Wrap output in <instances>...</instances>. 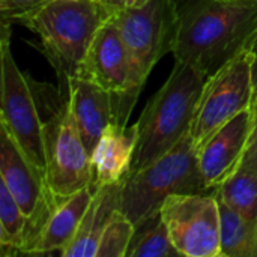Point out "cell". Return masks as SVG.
Listing matches in <instances>:
<instances>
[{"instance_id":"cell-27","label":"cell","mask_w":257,"mask_h":257,"mask_svg":"<svg viewBox=\"0 0 257 257\" xmlns=\"http://www.w3.org/2000/svg\"><path fill=\"white\" fill-rule=\"evenodd\" d=\"M221 2H226V3H253L257 0H221Z\"/></svg>"},{"instance_id":"cell-9","label":"cell","mask_w":257,"mask_h":257,"mask_svg":"<svg viewBox=\"0 0 257 257\" xmlns=\"http://www.w3.org/2000/svg\"><path fill=\"white\" fill-rule=\"evenodd\" d=\"M173 245L185 257H220V208L215 191L173 194L161 206Z\"/></svg>"},{"instance_id":"cell-26","label":"cell","mask_w":257,"mask_h":257,"mask_svg":"<svg viewBox=\"0 0 257 257\" xmlns=\"http://www.w3.org/2000/svg\"><path fill=\"white\" fill-rule=\"evenodd\" d=\"M146 2H149V0H126V6H125V8H137V6H143Z\"/></svg>"},{"instance_id":"cell-14","label":"cell","mask_w":257,"mask_h":257,"mask_svg":"<svg viewBox=\"0 0 257 257\" xmlns=\"http://www.w3.org/2000/svg\"><path fill=\"white\" fill-rule=\"evenodd\" d=\"M93 193L92 187H86L63 200H57L24 253H62L77 235Z\"/></svg>"},{"instance_id":"cell-7","label":"cell","mask_w":257,"mask_h":257,"mask_svg":"<svg viewBox=\"0 0 257 257\" xmlns=\"http://www.w3.org/2000/svg\"><path fill=\"white\" fill-rule=\"evenodd\" d=\"M253 89V54L244 48L206 78L190 128L197 149L232 117L251 108Z\"/></svg>"},{"instance_id":"cell-3","label":"cell","mask_w":257,"mask_h":257,"mask_svg":"<svg viewBox=\"0 0 257 257\" xmlns=\"http://www.w3.org/2000/svg\"><path fill=\"white\" fill-rule=\"evenodd\" d=\"M108 12L98 0H51L20 20L35 32L54 68L62 89L77 77L93 38Z\"/></svg>"},{"instance_id":"cell-16","label":"cell","mask_w":257,"mask_h":257,"mask_svg":"<svg viewBox=\"0 0 257 257\" xmlns=\"http://www.w3.org/2000/svg\"><path fill=\"white\" fill-rule=\"evenodd\" d=\"M122 182V181H120ZM120 182L104 185L93 193V199L84 214L77 235L60 253L63 257H96L99 241L111 215L119 209Z\"/></svg>"},{"instance_id":"cell-25","label":"cell","mask_w":257,"mask_h":257,"mask_svg":"<svg viewBox=\"0 0 257 257\" xmlns=\"http://www.w3.org/2000/svg\"><path fill=\"white\" fill-rule=\"evenodd\" d=\"M98 2L104 6V9L108 12V15H113L126 6V0H98Z\"/></svg>"},{"instance_id":"cell-19","label":"cell","mask_w":257,"mask_h":257,"mask_svg":"<svg viewBox=\"0 0 257 257\" xmlns=\"http://www.w3.org/2000/svg\"><path fill=\"white\" fill-rule=\"evenodd\" d=\"M215 194L238 214L257 223V173L239 169L215 188Z\"/></svg>"},{"instance_id":"cell-20","label":"cell","mask_w":257,"mask_h":257,"mask_svg":"<svg viewBox=\"0 0 257 257\" xmlns=\"http://www.w3.org/2000/svg\"><path fill=\"white\" fill-rule=\"evenodd\" d=\"M27 223V215L0 181V245L3 250L9 248L11 254L14 251H21Z\"/></svg>"},{"instance_id":"cell-22","label":"cell","mask_w":257,"mask_h":257,"mask_svg":"<svg viewBox=\"0 0 257 257\" xmlns=\"http://www.w3.org/2000/svg\"><path fill=\"white\" fill-rule=\"evenodd\" d=\"M51 0H0V14L3 24L20 23L21 18L42 8Z\"/></svg>"},{"instance_id":"cell-13","label":"cell","mask_w":257,"mask_h":257,"mask_svg":"<svg viewBox=\"0 0 257 257\" xmlns=\"http://www.w3.org/2000/svg\"><path fill=\"white\" fill-rule=\"evenodd\" d=\"M0 181L11 191L27 218H30L45 196V179L2 123Z\"/></svg>"},{"instance_id":"cell-15","label":"cell","mask_w":257,"mask_h":257,"mask_svg":"<svg viewBox=\"0 0 257 257\" xmlns=\"http://www.w3.org/2000/svg\"><path fill=\"white\" fill-rule=\"evenodd\" d=\"M139 139L137 123L133 126L111 123L96 143L92 158V184L95 190L120 182L130 172Z\"/></svg>"},{"instance_id":"cell-10","label":"cell","mask_w":257,"mask_h":257,"mask_svg":"<svg viewBox=\"0 0 257 257\" xmlns=\"http://www.w3.org/2000/svg\"><path fill=\"white\" fill-rule=\"evenodd\" d=\"M77 77L90 80L108 90L116 101L117 123L126 125L140 93L133 86L126 47L110 17L96 32Z\"/></svg>"},{"instance_id":"cell-23","label":"cell","mask_w":257,"mask_h":257,"mask_svg":"<svg viewBox=\"0 0 257 257\" xmlns=\"http://www.w3.org/2000/svg\"><path fill=\"white\" fill-rule=\"evenodd\" d=\"M251 110H253L251 134H250L247 151H245V155H244V160H242V164L239 169L257 173V102L251 107Z\"/></svg>"},{"instance_id":"cell-2","label":"cell","mask_w":257,"mask_h":257,"mask_svg":"<svg viewBox=\"0 0 257 257\" xmlns=\"http://www.w3.org/2000/svg\"><path fill=\"white\" fill-rule=\"evenodd\" d=\"M206 78L194 66L176 60L167 81L152 96L137 120L139 139L128 173L157 161L190 134Z\"/></svg>"},{"instance_id":"cell-1","label":"cell","mask_w":257,"mask_h":257,"mask_svg":"<svg viewBox=\"0 0 257 257\" xmlns=\"http://www.w3.org/2000/svg\"><path fill=\"white\" fill-rule=\"evenodd\" d=\"M175 6L178 36L173 56L206 77L247 48L257 29V2L175 0Z\"/></svg>"},{"instance_id":"cell-21","label":"cell","mask_w":257,"mask_h":257,"mask_svg":"<svg viewBox=\"0 0 257 257\" xmlns=\"http://www.w3.org/2000/svg\"><path fill=\"white\" fill-rule=\"evenodd\" d=\"M133 235V221L120 209H116L102 232L96 257H126Z\"/></svg>"},{"instance_id":"cell-12","label":"cell","mask_w":257,"mask_h":257,"mask_svg":"<svg viewBox=\"0 0 257 257\" xmlns=\"http://www.w3.org/2000/svg\"><path fill=\"white\" fill-rule=\"evenodd\" d=\"M68 101L80 136L92 154L104 131L117 123L114 96L90 80L74 77L68 83Z\"/></svg>"},{"instance_id":"cell-5","label":"cell","mask_w":257,"mask_h":257,"mask_svg":"<svg viewBox=\"0 0 257 257\" xmlns=\"http://www.w3.org/2000/svg\"><path fill=\"white\" fill-rule=\"evenodd\" d=\"M110 18L123 39L133 86L140 93L154 66L175 50L178 36L175 0H149L143 6L123 8Z\"/></svg>"},{"instance_id":"cell-6","label":"cell","mask_w":257,"mask_h":257,"mask_svg":"<svg viewBox=\"0 0 257 257\" xmlns=\"http://www.w3.org/2000/svg\"><path fill=\"white\" fill-rule=\"evenodd\" d=\"M8 24H3L0 39V66H2V111L0 123L9 131L12 139L45 175L47 170V122L42 120L33 81L24 74L12 56L8 38Z\"/></svg>"},{"instance_id":"cell-24","label":"cell","mask_w":257,"mask_h":257,"mask_svg":"<svg viewBox=\"0 0 257 257\" xmlns=\"http://www.w3.org/2000/svg\"><path fill=\"white\" fill-rule=\"evenodd\" d=\"M247 48L253 54V84H254V89H253V105H254L257 102V29L254 30L253 36L250 38V41L247 44Z\"/></svg>"},{"instance_id":"cell-8","label":"cell","mask_w":257,"mask_h":257,"mask_svg":"<svg viewBox=\"0 0 257 257\" xmlns=\"http://www.w3.org/2000/svg\"><path fill=\"white\" fill-rule=\"evenodd\" d=\"M44 179L45 188L57 200H63L92 184L90 152L80 136L68 99L47 122Z\"/></svg>"},{"instance_id":"cell-17","label":"cell","mask_w":257,"mask_h":257,"mask_svg":"<svg viewBox=\"0 0 257 257\" xmlns=\"http://www.w3.org/2000/svg\"><path fill=\"white\" fill-rule=\"evenodd\" d=\"M220 208V257H257V223L247 220L217 194Z\"/></svg>"},{"instance_id":"cell-4","label":"cell","mask_w":257,"mask_h":257,"mask_svg":"<svg viewBox=\"0 0 257 257\" xmlns=\"http://www.w3.org/2000/svg\"><path fill=\"white\" fill-rule=\"evenodd\" d=\"M200 172L197 148L187 134L173 149L149 166L126 173L120 182L119 209L140 223L161 211L164 200L173 194L211 193Z\"/></svg>"},{"instance_id":"cell-11","label":"cell","mask_w":257,"mask_h":257,"mask_svg":"<svg viewBox=\"0 0 257 257\" xmlns=\"http://www.w3.org/2000/svg\"><path fill=\"white\" fill-rule=\"evenodd\" d=\"M253 126V110L247 108L217 130L199 149V166L206 185L215 190L233 176L244 160Z\"/></svg>"},{"instance_id":"cell-18","label":"cell","mask_w":257,"mask_h":257,"mask_svg":"<svg viewBox=\"0 0 257 257\" xmlns=\"http://www.w3.org/2000/svg\"><path fill=\"white\" fill-rule=\"evenodd\" d=\"M181 256L173 245L161 211L134 224V235L126 257H172Z\"/></svg>"}]
</instances>
